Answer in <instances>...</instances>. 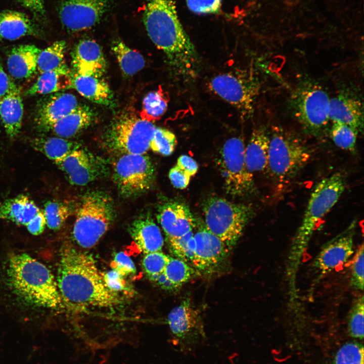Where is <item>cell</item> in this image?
<instances>
[{"label": "cell", "instance_id": "6da1fadb", "mask_svg": "<svg viewBox=\"0 0 364 364\" xmlns=\"http://www.w3.org/2000/svg\"><path fill=\"white\" fill-rule=\"evenodd\" d=\"M57 283L63 305L70 311L121 303L118 293L105 284L92 256L69 245L61 249Z\"/></svg>", "mask_w": 364, "mask_h": 364}, {"label": "cell", "instance_id": "7a4b0ae2", "mask_svg": "<svg viewBox=\"0 0 364 364\" xmlns=\"http://www.w3.org/2000/svg\"><path fill=\"white\" fill-rule=\"evenodd\" d=\"M143 22L151 41L166 55L174 75L186 80L194 78L199 58L180 22L174 0H145Z\"/></svg>", "mask_w": 364, "mask_h": 364}, {"label": "cell", "instance_id": "3957f363", "mask_svg": "<svg viewBox=\"0 0 364 364\" xmlns=\"http://www.w3.org/2000/svg\"><path fill=\"white\" fill-rule=\"evenodd\" d=\"M346 185V175L337 171L323 178L312 190L287 258L286 272L290 291L296 290L297 273L317 224L338 201Z\"/></svg>", "mask_w": 364, "mask_h": 364}, {"label": "cell", "instance_id": "277c9868", "mask_svg": "<svg viewBox=\"0 0 364 364\" xmlns=\"http://www.w3.org/2000/svg\"><path fill=\"white\" fill-rule=\"evenodd\" d=\"M13 292L29 304L51 309L63 306L57 283L51 271L25 253L12 254L7 270Z\"/></svg>", "mask_w": 364, "mask_h": 364}, {"label": "cell", "instance_id": "5b68a950", "mask_svg": "<svg viewBox=\"0 0 364 364\" xmlns=\"http://www.w3.org/2000/svg\"><path fill=\"white\" fill-rule=\"evenodd\" d=\"M312 155L310 147L296 133L279 127L272 129L267 170L279 188L290 183Z\"/></svg>", "mask_w": 364, "mask_h": 364}, {"label": "cell", "instance_id": "8992f818", "mask_svg": "<svg viewBox=\"0 0 364 364\" xmlns=\"http://www.w3.org/2000/svg\"><path fill=\"white\" fill-rule=\"evenodd\" d=\"M115 218L111 198L99 191L82 197L72 230L74 241L80 247H94L108 230Z\"/></svg>", "mask_w": 364, "mask_h": 364}, {"label": "cell", "instance_id": "52a82bcc", "mask_svg": "<svg viewBox=\"0 0 364 364\" xmlns=\"http://www.w3.org/2000/svg\"><path fill=\"white\" fill-rule=\"evenodd\" d=\"M206 227L231 250L242 235L254 211L250 204L235 203L211 197L203 204Z\"/></svg>", "mask_w": 364, "mask_h": 364}, {"label": "cell", "instance_id": "ba28073f", "mask_svg": "<svg viewBox=\"0 0 364 364\" xmlns=\"http://www.w3.org/2000/svg\"><path fill=\"white\" fill-rule=\"evenodd\" d=\"M156 126L132 113H123L116 117L104 136L105 146L112 151L124 154H144Z\"/></svg>", "mask_w": 364, "mask_h": 364}, {"label": "cell", "instance_id": "9c48e42d", "mask_svg": "<svg viewBox=\"0 0 364 364\" xmlns=\"http://www.w3.org/2000/svg\"><path fill=\"white\" fill-rule=\"evenodd\" d=\"M330 98L318 84L300 82L293 91L290 105L295 118L308 133L319 134L327 125Z\"/></svg>", "mask_w": 364, "mask_h": 364}, {"label": "cell", "instance_id": "30bf717a", "mask_svg": "<svg viewBox=\"0 0 364 364\" xmlns=\"http://www.w3.org/2000/svg\"><path fill=\"white\" fill-rule=\"evenodd\" d=\"M245 148L242 139L233 137L224 143L220 152L218 165L224 188L234 197L250 196L256 191L253 174L246 167Z\"/></svg>", "mask_w": 364, "mask_h": 364}, {"label": "cell", "instance_id": "8fae6325", "mask_svg": "<svg viewBox=\"0 0 364 364\" xmlns=\"http://www.w3.org/2000/svg\"><path fill=\"white\" fill-rule=\"evenodd\" d=\"M155 178L154 166L144 154H123L115 164L114 181L124 198H134L146 193Z\"/></svg>", "mask_w": 364, "mask_h": 364}, {"label": "cell", "instance_id": "7c38bea8", "mask_svg": "<svg viewBox=\"0 0 364 364\" xmlns=\"http://www.w3.org/2000/svg\"><path fill=\"white\" fill-rule=\"evenodd\" d=\"M210 89L224 101L235 107L243 117L252 113L259 88L257 81L246 73H226L213 77Z\"/></svg>", "mask_w": 364, "mask_h": 364}, {"label": "cell", "instance_id": "4fadbf2b", "mask_svg": "<svg viewBox=\"0 0 364 364\" xmlns=\"http://www.w3.org/2000/svg\"><path fill=\"white\" fill-rule=\"evenodd\" d=\"M167 322L171 334L172 344L179 351H191L205 338L198 312L189 299L183 301L170 311Z\"/></svg>", "mask_w": 364, "mask_h": 364}, {"label": "cell", "instance_id": "5bb4252c", "mask_svg": "<svg viewBox=\"0 0 364 364\" xmlns=\"http://www.w3.org/2000/svg\"><path fill=\"white\" fill-rule=\"evenodd\" d=\"M109 8V0H65L59 6V17L66 29L78 32L95 25Z\"/></svg>", "mask_w": 364, "mask_h": 364}, {"label": "cell", "instance_id": "9a60e30c", "mask_svg": "<svg viewBox=\"0 0 364 364\" xmlns=\"http://www.w3.org/2000/svg\"><path fill=\"white\" fill-rule=\"evenodd\" d=\"M56 164L65 173L70 183L81 186L105 176L108 170L103 159L80 148Z\"/></svg>", "mask_w": 364, "mask_h": 364}, {"label": "cell", "instance_id": "2e32d148", "mask_svg": "<svg viewBox=\"0 0 364 364\" xmlns=\"http://www.w3.org/2000/svg\"><path fill=\"white\" fill-rule=\"evenodd\" d=\"M356 221L353 220L339 234L326 243L313 262L320 275L341 267L354 254V238Z\"/></svg>", "mask_w": 364, "mask_h": 364}, {"label": "cell", "instance_id": "e0dca14e", "mask_svg": "<svg viewBox=\"0 0 364 364\" xmlns=\"http://www.w3.org/2000/svg\"><path fill=\"white\" fill-rule=\"evenodd\" d=\"M196 226L194 255L191 264L199 271L210 272L223 261L230 250L204 222L196 220Z\"/></svg>", "mask_w": 364, "mask_h": 364}, {"label": "cell", "instance_id": "ac0fdd59", "mask_svg": "<svg viewBox=\"0 0 364 364\" xmlns=\"http://www.w3.org/2000/svg\"><path fill=\"white\" fill-rule=\"evenodd\" d=\"M157 219L166 236V240L178 237L196 227V220L185 203L169 201L160 204Z\"/></svg>", "mask_w": 364, "mask_h": 364}, {"label": "cell", "instance_id": "d6986e66", "mask_svg": "<svg viewBox=\"0 0 364 364\" xmlns=\"http://www.w3.org/2000/svg\"><path fill=\"white\" fill-rule=\"evenodd\" d=\"M74 74L102 77L107 70V62L99 44L90 39L81 40L72 52Z\"/></svg>", "mask_w": 364, "mask_h": 364}, {"label": "cell", "instance_id": "ffe728a7", "mask_svg": "<svg viewBox=\"0 0 364 364\" xmlns=\"http://www.w3.org/2000/svg\"><path fill=\"white\" fill-rule=\"evenodd\" d=\"M79 106L76 97L68 93L52 94L40 103L35 116V122L41 129L48 130L59 120Z\"/></svg>", "mask_w": 364, "mask_h": 364}, {"label": "cell", "instance_id": "44dd1931", "mask_svg": "<svg viewBox=\"0 0 364 364\" xmlns=\"http://www.w3.org/2000/svg\"><path fill=\"white\" fill-rule=\"evenodd\" d=\"M329 120L349 125L358 131L363 127V108L360 101L346 93H341L330 101Z\"/></svg>", "mask_w": 364, "mask_h": 364}, {"label": "cell", "instance_id": "7402d4cb", "mask_svg": "<svg viewBox=\"0 0 364 364\" xmlns=\"http://www.w3.org/2000/svg\"><path fill=\"white\" fill-rule=\"evenodd\" d=\"M40 34L38 25L25 14L10 10L0 13V40H14Z\"/></svg>", "mask_w": 364, "mask_h": 364}, {"label": "cell", "instance_id": "603a6c76", "mask_svg": "<svg viewBox=\"0 0 364 364\" xmlns=\"http://www.w3.org/2000/svg\"><path fill=\"white\" fill-rule=\"evenodd\" d=\"M133 242L145 254L161 251L164 240L161 231L152 217L142 215L135 219L129 226Z\"/></svg>", "mask_w": 364, "mask_h": 364}, {"label": "cell", "instance_id": "cb8c5ba5", "mask_svg": "<svg viewBox=\"0 0 364 364\" xmlns=\"http://www.w3.org/2000/svg\"><path fill=\"white\" fill-rule=\"evenodd\" d=\"M23 112L20 89L14 83L10 92L0 98V118L7 134L11 139L20 132Z\"/></svg>", "mask_w": 364, "mask_h": 364}, {"label": "cell", "instance_id": "d4e9b609", "mask_svg": "<svg viewBox=\"0 0 364 364\" xmlns=\"http://www.w3.org/2000/svg\"><path fill=\"white\" fill-rule=\"evenodd\" d=\"M41 50L34 44H28L12 48L7 61L10 75L16 79L31 76L37 70V58Z\"/></svg>", "mask_w": 364, "mask_h": 364}, {"label": "cell", "instance_id": "484cf974", "mask_svg": "<svg viewBox=\"0 0 364 364\" xmlns=\"http://www.w3.org/2000/svg\"><path fill=\"white\" fill-rule=\"evenodd\" d=\"M269 134L263 127L253 130L246 148L245 161L248 170L253 173L267 169Z\"/></svg>", "mask_w": 364, "mask_h": 364}, {"label": "cell", "instance_id": "4316f807", "mask_svg": "<svg viewBox=\"0 0 364 364\" xmlns=\"http://www.w3.org/2000/svg\"><path fill=\"white\" fill-rule=\"evenodd\" d=\"M71 88L95 103L109 106L113 103V93L101 77L74 74L72 75Z\"/></svg>", "mask_w": 364, "mask_h": 364}, {"label": "cell", "instance_id": "83f0119b", "mask_svg": "<svg viewBox=\"0 0 364 364\" xmlns=\"http://www.w3.org/2000/svg\"><path fill=\"white\" fill-rule=\"evenodd\" d=\"M94 113L88 106L79 105L74 110L53 124L48 130L60 138H69L88 127L94 120Z\"/></svg>", "mask_w": 364, "mask_h": 364}, {"label": "cell", "instance_id": "f1b7e54d", "mask_svg": "<svg viewBox=\"0 0 364 364\" xmlns=\"http://www.w3.org/2000/svg\"><path fill=\"white\" fill-rule=\"evenodd\" d=\"M71 83L72 75L68 67L43 72L25 94L31 96L54 94L70 88Z\"/></svg>", "mask_w": 364, "mask_h": 364}, {"label": "cell", "instance_id": "f546056e", "mask_svg": "<svg viewBox=\"0 0 364 364\" xmlns=\"http://www.w3.org/2000/svg\"><path fill=\"white\" fill-rule=\"evenodd\" d=\"M40 210L32 199L21 195L0 204V219L26 226Z\"/></svg>", "mask_w": 364, "mask_h": 364}, {"label": "cell", "instance_id": "4dcf8cb0", "mask_svg": "<svg viewBox=\"0 0 364 364\" xmlns=\"http://www.w3.org/2000/svg\"><path fill=\"white\" fill-rule=\"evenodd\" d=\"M32 146L56 164L79 148L77 143L58 136L36 138L33 140Z\"/></svg>", "mask_w": 364, "mask_h": 364}, {"label": "cell", "instance_id": "1f68e13d", "mask_svg": "<svg viewBox=\"0 0 364 364\" xmlns=\"http://www.w3.org/2000/svg\"><path fill=\"white\" fill-rule=\"evenodd\" d=\"M111 49L125 75L132 76L144 67L145 60L142 55L128 47L122 40L113 41Z\"/></svg>", "mask_w": 364, "mask_h": 364}, {"label": "cell", "instance_id": "d6a6232c", "mask_svg": "<svg viewBox=\"0 0 364 364\" xmlns=\"http://www.w3.org/2000/svg\"><path fill=\"white\" fill-rule=\"evenodd\" d=\"M66 48V42L58 40L41 50L37 62V69L39 72L41 73L68 67L64 59Z\"/></svg>", "mask_w": 364, "mask_h": 364}, {"label": "cell", "instance_id": "836d02e7", "mask_svg": "<svg viewBox=\"0 0 364 364\" xmlns=\"http://www.w3.org/2000/svg\"><path fill=\"white\" fill-rule=\"evenodd\" d=\"M167 103L168 100L162 89L148 93L143 101L140 118L151 122L158 120L165 113Z\"/></svg>", "mask_w": 364, "mask_h": 364}, {"label": "cell", "instance_id": "e575fe53", "mask_svg": "<svg viewBox=\"0 0 364 364\" xmlns=\"http://www.w3.org/2000/svg\"><path fill=\"white\" fill-rule=\"evenodd\" d=\"M358 131L354 127L340 122H333L330 131L332 141L339 148L354 152Z\"/></svg>", "mask_w": 364, "mask_h": 364}, {"label": "cell", "instance_id": "d590c367", "mask_svg": "<svg viewBox=\"0 0 364 364\" xmlns=\"http://www.w3.org/2000/svg\"><path fill=\"white\" fill-rule=\"evenodd\" d=\"M43 213L46 225L51 230H57L71 214V209L64 203L49 201L44 204Z\"/></svg>", "mask_w": 364, "mask_h": 364}, {"label": "cell", "instance_id": "8d00e7d4", "mask_svg": "<svg viewBox=\"0 0 364 364\" xmlns=\"http://www.w3.org/2000/svg\"><path fill=\"white\" fill-rule=\"evenodd\" d=\"M194 269L184 261L170 256L164 273L177 288L188 282L194 274Z\"/></svg>", "mask_w": 364, "mask_h": 364}, {"label": "cell", "instance_id": "74e56055", "mask_svg": "<svg viewBox=\"0 0 364 364\" xmlns=\"http://www.w3.org/2000/svg\"><path fill=\"white\" fill-rule=\"evenodd\" d=\"M172 253L185 262L192 263L195 251L194 233L191 231L181 236L167 240Z\"/></svg>", "mask_w": 364, "mask_h": 364}, {"label": "cell", "instance_id": "f35d334b", "mask_svg": "<svg viewBox=\"0 0 364 364\" xmlns=\"http://www.w3.org/2000/svg\"><path fill=\"white\" fill-rule=\"evenodd\" d=\"M176 144V138L172 132L156 127L150 143V149L155 153L169 156L173 152Z\"/></svg>", "mask_w": 364, "mask_h": 364}, {"label": "cell", "instance_id": "ab89813d", "mask_svg": "<svg viewBox=\"0 0 364 364\" xmlns=\"http://www.w3.org/2000/svg\"><path fill=\"white\" fill-rule=\"evenodd\" d=\"M349 311L348 322L349 333L354 338L362 339L364 321L363 295L355 300Z\"/></svg>", "mask_w": 364, "mask_h": 364}, {"label": "cell", "instance_id": "60d3db41", "mask_svg": "<svg viewBox=\"0 0 364 364\" xmlns=\"http://www.w3.org/2000/svg\"><path fill=\"white\" fill-rule=\"evenodd\" d=\"M363 347L359 344L347 343L337 351L334 364H363Z\"/></svg>", "mask_w": 364, "mask_h": 364}, {"label": "cell", "instance_id": "b9f144b4", "mask_svg": "<svg viewBox=\"0 0 364 364\" xmlns=\"http://www.w3.org/2000/svg\"><path fill=\"white\" fill-rule=\"evenodd\" d=\"M169 258L170 256L161 251L145 254L142 260V266L149 278L164 272Z\"/></svg>", "mask_w": 364, "mask_h": 364}, {"label": "cell", "instance_id": "7bdbcfd3", "mask_svg": "<svg viewBox=\"0 0 364 364\" xmlns=\"http://www.w3.org/2000/svg\"><path fill=\"white\" fill-rule=\"evenodd\" d=\"M363 244L357 249L353 255L351 267L350 285L355 290H363Z\"/></svg>", "mask_w": 364, "mask_h": 364}, {"label": "cell", "instance_id": "ee69618b", "mask_svg": "<svg viewBox=\"0 0 364 364\" xmlns=\"http://www.w3.org/2000/svg\"><path fill=\"white\" fill-rule=\"evenodd\" d=\"M188 9L197 14H211L220 10L222 0H186Z\"/></svg>", "mask_w": 364, "mask_h": 364}, {"label": "cell", "instance_id": "f6af8a7d", "mask_svg": "<svg viewBox=\"0 0 364 364\" xmlns=\"http://www.w3.org/2000/svg\"><path fill=\"white\" fill-rule=\"evenodd\" d=\"M111 265L112 269L123 277L134 274L136 272L133 261L123 252H118L114 255Z\"/></svg>", "mask_w": 364, "mask_h": 364}, {"label": "cell", "instance_id": "bcb514c9", "mask_svg": "<svg viewBox=\"0 0 364 364\" xmlns=\"http://www.w3.org/2000/svg\"><path fill=\"white\" fill-rule=\"evenodd\" d=\"M103 281L109 289L117 293L126 290V284L123 277L117 271L112 269L102 273Z\"/></svg>", "mask_w": 364, "mask_h": 364}, {"label": "cell", "instance_id": "7dc6e473", "mask_svg": "<svg viewBox=\"0 0 364 364\" xmlns=\"http://www.w3.org/2000/svg\"><path fill=\"white\" fill-rule=\"evenodd\" d=\"M168 176L172 186L179 189L186 188L191 178L190 175L176 165L170 169Z\"/></svg>", "mask_w": 364, "mask_h": 364}, {"label": "cell", "instance_id": "c3c4849f", "mask_svg": "<svg viewBox=\"0 0 364 364\" xmlns=\"http://www.w3.org/2000/svg\"><path fill=\"white\" fill-rule=\"evenodd\" d=\"M46 225L43 212L40 210L25 226L28 232L33 235L41 234Z\"/></svg>", "mask_w": 364, "mask_h": 364}, {"label": "cell", "instance_id": "681fc988", "mask_svg": "<svg viewBox=\"0 0 364 364\" xmlns=\"http://www.w3.org/2000/svg\"><path fill=\"white\" fill-rule=\"evenodd\" d=\"M26 8L28 9L37 19H44L46 10L43 0H18Z\"/></svg>", "mask_w": 364, "mask_h": 364}, {"label": "cell", "instance_id": "f907efd6", "mask_svg": "<svg viewBox=\"0 0 364 364\" xmlns=\"http://www.w3.org/2000/svg\"><path fill=\"white\" fill-rule=\"evenodd\" d=\"M176 165L187 172L191 177L197 173L198 169V165L196 161L186 155H183L178 157Z\"/></svg>", "mask_w": 364, "mask_h": 364}, {"label": "cell", "instance_id": "816d5d0a", "mask_svg": "<svg viewBox=\"0 0 364 364\" xmlns=\"http://www.w3.org/2000/svg\"><path fill=\"white\" fill-rule=\"evenodd\" d=\"M14 83L4 71L0 62V98L10 92Z\"/></svg>", "mask_w": 364, "mask_h": 364}, {"label": "cell", "instance_id": "f5cc1de1", "mask_svg": "<svg viewBox=\"0 0 364 364\" xmlns=\"http://www.w3.org/2000/svg\"><path fill=\"white\" fill-rule=\"evenodd\" d=\"M162 289L166 291H175L178 288L167 278L164 272L158 276L154 282Z\"/></svg>", "mask_w": 364, "mask_h": 364}]
</instances>
